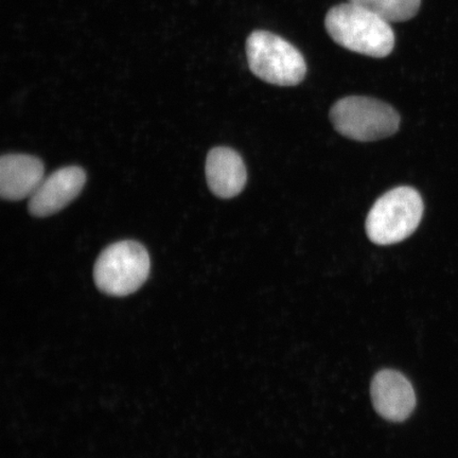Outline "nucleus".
Listing matches in <instances>:
<instances>
[{"label":"nucleus","mask_w":458,"mask_h":458,"mask_svg":"<svg viewBox=\"0 0 458 458\" xmlns=\"http://www.w3.org/2000/svg\"><path fill=\"white\" fill-rule=\"evenodd\" d=\"M246 56L250 72L267 83L295 86L306 77V60L301 51L273 32H251L246 41Z\"/></svg>","instance_id":"3"},{"label":"nucleus","mask_w":458,"mask_h":458,"mask_svg":"<svg viewBox=\"0 0 458 458\" xmlns=\"http://www.w3.org/2000/svg\"><path fill=\"white\" fill-rule=\"evenodd\" d=\"M332 124L340 134L357 141L387 139L399 129L400 117L391 106L369 97H346L331 108Z\"/></svg>","instance_id":"4"},{"label":"nucleus","mask_w":458,"mask_h":458,"mask_svg":"<svg viewBox=\"0 0 458 458\" xmlns=\"http://www.w3.org/2000/svg\"><path fill=\"white\" fill-rule=\"evenodd\" d=\"M85 182V172L77 165L56 170L43 180L32 194L29 200V211L38 217L59 213L79 196Z\"/></svg>","instance_id":"7"},{"label":"nucleus","mask_w":458,"mask_h":458,"mask_svg":"<svg viewBox=\"0 0 458 458\" xmlns=\"http://www.w3.org/2000/svg\"><path fill=\"white\" fill-rule=\"evenodd\" d=\"M325 27L337 45L376 59L391 55L396 42L391 22L349 2L328 11Z\"/></svg>","instance_id":"1"},{"label":"nucleus","mask_w":458,"mask_h":458,"mask_svg":"<svg viewBox=\"0 0 458 458\" xmlns=\"http://www.w3.org/2000/svg\"><path fill=\"white\" fill-rule=\"evenodd\" d=\"M370 394L377 413L388 421H404L415 409L414 387L397 370L377 372L372 379Z\"/></svg>","instance_id":"6"},{"label":"nucleus","mask_w":458,"mask_h":458,"mask_svg":"<svg viewBox=\"0 0 458 458\" xmlns=\"http://www.w3.org/2000/svg\"><path fill=\"white\" fill-rule=\"evenodd\" d=\"M150 267V256L140 243L120 242L107 246L97 259L95 283L107 295H130L146 283Z\"/></svg>","instance_id":"5"},{"label":"nucleus","mask_w":458,"mask_h":458,"mask_svg":"<svg viewBox=\"0 0 458 458\" xmlns=\"http://www.w3.org/2000/svg\"><path fill=\"white\" fill-rule=\"evenodd\" d=\"M44 180L41 159L25 154H7L0 159V196L7 200L31 197Z\"/></svg>","instance_id":"8"},{"label":"nucleus","mask_w":458,"mask_h":458,"mask_svg":"<svg viewBox=\"0 0 458 458\" xmlns=\"http://www.w3.org/2000/svg\"><path fill=\"white\" fill-rule=\"evenodd\" d=\"M348 2L369 9L389 22H401L413 19L421 5V0H348Z\"/></svg>","instance_id":"10"},{"label":"nucleus","mask_w":458,"mask_h":458,"mask_svg":"<svg viewBox=\"0 0 458 458\" xmlns=\"http://www.w3.org/2000/svg\"><path fill=\"white\" fill-rule=\"evenodd\" d=\"M206 177L211 192L221 199H232L245 187L248 181L245 165L240 154L231 148L217 147L206 159Z\"/></svg>","instance_id":"9"},{"label":"nucleus","mask_w":458,"mask_h":458,"mask_svg":"<svg viewBox=\"0 0 458 458\" xmlns=\"http://www.w3.org/2000/svg\"><path fill=\"white\" fill-rule=\"evenodd\" d=\"M423 200L414 188L397 187L377 199L366 219L371 242L391 245L403 242L420 226Z\"/></svg>","instance_id":"2"}]
</instances>
